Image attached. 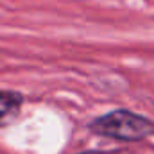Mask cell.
Wrapping results in <instances>:
<instances>
[{
    "label": "cell",
    "mask_w": 154,
    "mask_h": 154,
    "mask_svg": "<svg viewBox=\"0 0 154 154\" xmlns=\"http://www.w3.org/2000/svg\"><path fill=\"white\" fill-rule=\"evenodd\" d=\"M23 102V97L14 91H0V125L14 115Z\"/></svg>",
    "instance_id": "7a4b0ae2"
},
{
    "label": "cell",
    "mask_w": 154,
    "mask_h": 154,
    "mask_svg": "<svg viewBox=\"0 0 154 154\" xmlns=\"http://www.w3.org/2000/svg\"><path fill=\"white\" fill-rule=\"evenodd\" d=\"M90 127L93 133L100 136L115 138L122 142H138L154 134V124L151 120L131 111H124V109L111 111L108 115L93 120Z\"/></svg>",
    "instance_id": "6da1fadb"
}]
</instances>
